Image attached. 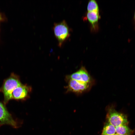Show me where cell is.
I'll list each match as a JSON object with an SVG mask.
<instances>
[{"mask_svg":"<svg viewBox=\"0 0 135 135\" xmlns=\"http://www.w3.org/2000/svg\"><path fill=\"white\" fill-rule=\"evenodd\" d=\"M117 135H118V134H117Z\"/></svg>","mask_w":135,"mask_h":135,"instance_id":"obj_14","label":"cell"},{"mask_svg":"<svg viewBox=\"0 0 135 135\" xmlns=\"http://www.w3.org/2000/svg\"><path fill=\"white\" fill-rule=\"evenodd\" d=\"M108 110L107 121L115 127L127 124V118L124 114L118 112L112 106L110 107Z\"/></svg>","mask_w":135,"mask_h":135,"instance_id":"obj_3","label":"cell"},{"mask_svg":"<svg viewBox=\"0 0 135 135\" xmlns=\"http://www.w3.org/2000/svg\"><path fill=\"white\" fill-rule=\"evenodd\" d=\"M98 12L96 11L88 12L87 14V18L93 27H94L98 22L99 18Z\"/></svg>","mask_w":135,"mask_h":135,"instance_id":"obj_8","label":"cell"},{"mask_svg":"<svg viewBox=\"0 0 135 135\" xmlns=\"http://www.w3.org/2000/svg\"><path fill=\"white\" fill-rule=\"evenodd\" d=\"M7 124L14 128L17 127L16 122L5 106L0 102V126Z\"/></svg>","mask_w":135,"mask_h":135,"instance_id":"obj_6","label":"cell"},{"mask_svg":"<svg viewBox=\"0 0 135 135\" xmlns=\"http://www.w3.org/2000/svg\"><path fill=\"white\" fill-rule=\"evenodd\" d=\"M133 20H134V29L135 30V10L134 12V17H133Z\"/></svg>","mask_w":135,"mask_h":135,"instance_id":"obj_12","label":"cell"},{"mask_svg":"<svg viewBox=\"0 0 135 135\" xmlns=\"http://www.w3.org/2000/svg\"><path fill=\"white\" fill-rule=\"evenodd\" d=\"M68 79L76 80L83 83L94 84V80L85 68L81 66L77 71L68 76Z\"/></svg>","mask_w":135,"mask_h":135,"instance_id":"obj_5","label":"cell"},{"mask_svg":"<svg viewBox=\"0 0 135 135\" xmlns=\"http://www.w3.org/2000/svg\"><path fill=\"white\" fill-rule=\"evenodd\" d=\"M53 29L54 36L58 42V46L61 47L70 35V30L67 24L64 20L55 23Z\"/></svg>","mask_w":135,"mask_h":135,"instance_id":"obj_1","label":"cell"},{"mask_svg":"<svg viewBox=\"0 0 135 135\" xmlns=\"http://www.w3.org/2000/svg\"><path fill=\"white\" fill-rule=\"evenodd\" d=\"M116 134L120 135H130L132 130L126 124L121 125L115 127Z\"/></svg>","mask_w":135,"mask_h":135,"instance_id":"obj_10","label":"cell"},{"mask_svg":"<svg viewBox=\"0 0 135 135\" xmlns=\"http://www.w3.org/2000/svg\"><path fill=\"white\" fill-rule=\"evenodd\" d=\"M87 9L88 12L96 11L99 12L98 4L94 0H90L88 3Z\"/></svg>","mask_w":135,"mask_h":135,"instance_id":"obj_11","label":"cell"},{"mask_svg":"<svg viewBox=\"0 0 135 135\" xmlns=\"http://www.w3.org/2000/svg\"><path fill=\"white\" fill-rule=\"evenodd\" d=\"M21 85L20 80L15 76H10L4 81L2 91L4 94V102L5 104L12 99V93L14 89Z\"/></svg>","mask_w":135,"mask_h":135,"instance_id":"obj_2","label":"cell"},{"mask_svg":"<svg viewBox=\"0 0 135 135\" xmlns=\"http://www.w3.org/2000/svg\"><path fill=\"white\" fill-rule=\"evenodd\" d=\"M28 89L27 87L22 84L16 88L12 93V99H22L27 96Z\"/></svg>","mask_w":135,"mask_h":135,"instance_id":"obj_7","label":"cell"},{"mask_svg":"<svg viewBox=\"0 0 135 135\" xmlns=\"http://www.w3.org/2000/svg\"><path fill=\"white\" fill-rule=\"evenodd\" d=\"M117 135V134H112V135Z\"/></svg>","mask_w":135,"mask_h":135,"instance_id":"obj_13","label":"cell"},{"mask_svg":"<svg viewBox=\"0 0 135 135\" xmlns=\"http://www.w3.org/2000/svg\"><path fill=\"white\" fill-rule=\"evenodd\" d=\"M68 80L67 86L68 91L78 95H80L88 92L93 85L71 79H68Z\"/></svg>","mask_w":135,"mask_h":135,"instance_id":"obj_4","label":"cell"},{"mask_svg":"<svg viewBox=\"0 0 135 135\" xmlns=\"http://www.w3.org/2000/svg\"><path fill=\"white\" fill-rule=\"evenodd\" d=\"M115 127L107 121L105 124L101 135L116 134Z\"/></svg>","mask_w":135,"mask_h":135,"instance_id":"obj_9","label":"cell"},{"mask_svg":"<svg viewBox=\"0 0 135 135\" xmlns=\"http://www.w3.org/2000/svg\"></svg>","mask_w":135,"mask_h":135,"instance_id":"obj_15","label":"cell"}]
</instances>
